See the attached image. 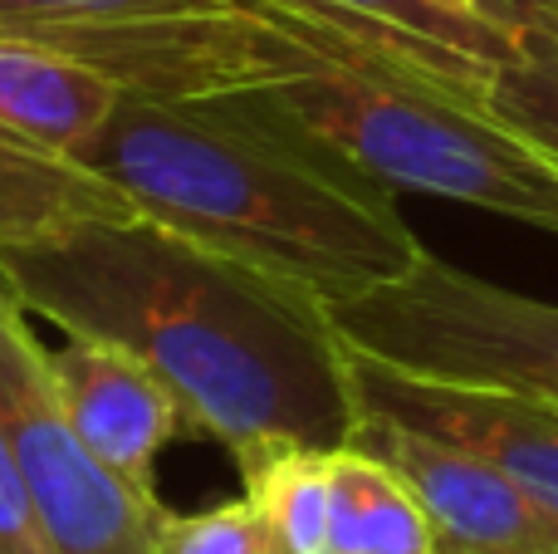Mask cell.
<instances>
[{
    "label": "cell",
    "mask_w": 558,
    "mask_h": 554,
    "mask_svg": "<svg viewBox=\"0 0 558 554\" xmlns=\"http://www.w3.org/2000/svg\"><path fill=\"white\" fill-rule=\"evenodd\" d=\"M245 496L270 520L289 554H328V516H333V451L284 447L241 471Z\"/></svg>",
    "instance_id": "cell-15"
},
{
    "label": "cell",
    "mask_w": 558,
    "mask_h": 554,
    "mask_svg": "<svg viewBox=\"0 0 558 554\" xmlns=\"http://www.w3.org/2000/svg\"><path fill=\"white\" fill-rule=\"evenodd\" d=\"M78 216H133V206L78 157L0 137V245L35 241Z\"/></svg>",
    "instance_id": "cell-13"
},
{
    "label": "cell",
    "mask_w": 558,
    "mask_h": 554,
    "mask_svg": "<svg viewBox=\"0 0 558 554\" xmlns=\"http://www.w3.org/2000/svg\"><path fill=\"white\" fill-rule=\"evenodd\" d=\"M0 35L45 45L84 64L118 98H226L304 74L318 59L284 0H202L74 25H0Z\"/></svg>",
    "instance_id": "cell-5"
},
{
    "label": "cell",
    "mask_w": 558,
    "mask_h": 554,
    "mask_svg": "<svg viewBox=\"0 0 558 554\" xmlns=\"http://www.w3.org/2000/svg\"><path fill=\"white\" fill-rule=\"evenodd\" d=\"M348 447L383 457L436 530V554H558V510L465 447L357 408Z\"/></svg>",
    "instance_id": "cell-7"
},
{
    "label": "cell",
    "mask_w": 558,
    "mask_h": 554,
    "mask_svg": "<svg viewBox=\"0 0 558 554\" xmlns=\"http://www.w3.org/2000/svg\"><path fill=\"white\" fill-rule=\"evenodd\" d=\"M78 162L137 216L324 304L397 280L426 251L392 186L255 88L192 104L118 98Z\"/></svg>",
    "instance_id": "cell-2"
},
{
    "label": "cell",
    "mask_w": 558,
    "mask_h": 554,
    "mask_svg": "<svg viewBox=\"0 0 558 554\" xmlns=\"http://www.w3.org/2000/svg\"><path fill=\"white\" fill-rule=\"evenodd\" d=\"M318 59L284 84L255 88L392 192L481 206L558 236V162L485 108L475 88L422 69L304 0H284Z\"/></svg>",
    "instance_id": "cell-3"
},
{
    "label": "cell",
    "mask_w": 558,
    "mask_h": 554,
    "mask_svg": "<svg viewBox=\"0 0 558 554\" xmlns=\"http://www.w3.org/2000/svg\"><path fill=\"white\" fill-rule=\"evenodd\" d=\"M328 554H436V530L416 491L363 447L333 451Z\"/></svg>",
    "instance_id": "cell-12"
},
{
    "label": "cell",
    "mask_w": 558,
    "mask_h": 554,
    "mask_svg": "<svg viewBox=\"0 0 558 554\" xmlns=\"http://www.w3.org/2000/svg\"><path fill=\"white\" fill-rule=\"evenodd\" d=\"M113 104L118 94L84 64L0 35V137L78 157Z\"/></svg>",
    "instance_id": "cell-11"
},
{
    "label": "cell",
    "mask_w": 558,
    "mask_h": 554,
    "mask_svg": "<svg viewBox=\"0 0 558 554\" xmlns=\"http://www.w3.org/2000/svg\"><path fill=\"white\" fill-rule=\"evenodd\" d=\"M481 98L510 133L558 162V0H530L510 59Z\"/></svg>",
    "instance_id": "cell-14"
},
{
    "label": "cell",
    "mask_w": 558,
    "mask_h": 554,
    "mask_svg": "<svg viewBox=\"0 0 558 554\" xmlns=\"http://www.w3.org/2000/svg\"><path fill=\"white\" fill-rule=\"evenodd\" d=\"M153 554H289L251 496L211 506L202 516H172L157 526Z\"/></svg>",
    "instance_id": "cell-16"
},
{
    "label": "cell",
    "mask_w": 558,
    "mask_h": 554,
    "mask_svg": "<svg viewBox=\"0 0 558 554\" xmlns=\"http://www.w3.org/2000/svg\"><path fill=\"white\" fill-rule=\"evenodd\" d=\"M49 369L84 447L118 481H128L143 496H157V457L172 447L186 422L177 393L137 353L108 339H88V334H69L49 353Z\"/></svg>",
    "instance_id": "cell-9"
},
{
    "label": "cell",
    "mask_w": 558,
    "mask_h": 554,
    "mask_svg": "<svg viewBox=\"0 0 558 554\" xmlns=\"http://www.w3.org/2000/svg\"><path fill=\"white\" fill-rule=\"evenodd\" d=\"M348 353L432 383L500 388L558 408V304L422 251L412 270L324 304Z\"/></svg>",
    "instance_id": "cell-4"
},
{
    "label": "cell",
    "mask_w": 558,
    "mask_h": 554,
    "mask_svg": "<svg viewBox=\"0 0 558 554\" xmlns=\"http://www.w3.org/2000/svg\"><path fill=\"white\" fill-rule=\"evenodd\" d=\"M328 20L402 49L422 69L485 94L510 59L530 0H304Z\"/></svg>",
    "instance_id": "cell-10"
},
{
    "label": "cell",
    "mask_w": 558,
    "mask_h": 554,
    "mask_svg": "<svg viewBox=\"0 0 558 554\" xmlns=\"http://www.w3.org/2000/svg\"><path fill=\"white\" fill-rule=\"evenodd\" d=\"M353 398L363 412L416 427L426 437H441L500 467L520 481L534 501L558 510V408L539 398L500 388H465V383H432L412 373L383 369V363L348 353Z\"/></svg>",
    "instance_id": "cell-8"
},
{
    "label": "cell",
    "mask_w": 558,
    "mask_h": 554,
    "mask_svg": "<svg viewBox=\"0 0 558 554\" xmlns=\"http://www.w3.org/2000/svg\"><path fill=\"white\" fill-rule=\"evenodd\" d=\"M0 432L35 501L49 554H153L167 506L118 481L84 447L59 398L49 349L0 285Z\"/></svg>",
    "instance_id": "cell-6"
},
{
    "label": "cell",
    "mask_w": 558,
    "mask_h": 554,
    "mask_svg": "<svg viewBox=\"0 0 558 554\" xmlns=\"http://www.w3.org/2000/svg\"><path fill=\"white\" fill-rule=\"evenodd\" d=\"M0 285L25 314L137 353L241 471L353 437V373L324 300L137 212L0 245Z\"/></svg>",
    "instance_id": "cell-1"
},
{
    "label": "cell",
    "mask_w": 558,
    "mask_h": 554,
    "mask_svg": "<svg viewBox=\"0 0 558 554\" xmlns=\"http://www.w3.org/2000/svg\"><path fill=\"white\" fill-rule=\"evenodd\" d=\"M172 5H202V0H0V25H74V20H118Z\"/></svg>",
    "instance_id": "cell-17"
}]
</instances>
